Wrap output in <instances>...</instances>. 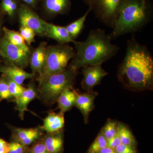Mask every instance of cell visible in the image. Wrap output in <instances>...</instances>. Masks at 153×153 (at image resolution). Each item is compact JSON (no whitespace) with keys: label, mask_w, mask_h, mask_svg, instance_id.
<instances>
[{"label":"cell","mask_w":153,"mask_h":153,"mask_svg":"<svg viewBox=\"0 0 153 153\" xmlns=\"http://www.w3.org/2000/svg\"><path fill=\"white\" fill-rule=\"evenodd\" d=\"M44 7L52 16L63 15L68 13L71 6V0H44Z\"/></svg>","instance_id":"17"},{"label":"cell","mask_w":153,"mask_h":153,"mask_svg":"<svg viewBox=\"0 0 153 153\" xmlns=\"http://www.w3.org/2000/svg\"><path fill=\"white\" fill-rule=\"evenodd\" d=\"M19 30V33L22 35L27 44L30 45L32 43L35 42V38L36 34L32 29L21 26Z\"/></svg>","instance_id":"27"},{"label":"cell","mask_w":153,"mask_h":153,"mask_svg":"<svg viewBox=\"0 0 153 153\" xmlns=\"http://www.w3.org/2000/svg\"><path fill=\"white\" fill-rule=\"evenodd\" d=\"M121 143V142L117 133L115 136L107 141V146L114 150Z\"/></svg>","instance_id":"31"},{"label":"cell","mask_w":153,"mask_h":153,"mask_svg":"<svg viewBox=\"0 0 153 153\" xmlns=\"http://www.w3.org/2000/svg\"><path fill=\"white\" fill-rule=\"evenodd\" d=\"M116 153H137L135 147L121 143L115 149Z\"/></svg>","instance_id":"30"},{"label":"cell","mask_w":153,"mask_h":153,"mask_svg":"<svg viewBox=\"0 0 153 153\" xmlns=\"http://www.w3.org/2000/svg\"><path fill=\"white\" fill-rule=\"evenodd\" d=\"M90 12L88 9L82 16L65 27L72 40H75L82 32L86 18Z\"/></svg>","instance_id":"21"},{"label":"cell","mask_w":153,"mask_h":153,"mask_svg":"<svg viewBox=\"0 0 153 153\" xmlns=\"http://www.w3.org/2000/svg\"><path fill=\"white\" fill-rule=\"evenodd\" d=\"M27 146L14 140L10 143V150L8 153H27L29 152Z\"/></svg>","instance_id":"28"},{"label":"cell","mask_w":153,"mask_h":153,"mask_svg":"<svg viewBox=\"0 0 153 153\" xmlns=\"http://www.w3.org/2000/svg\"><path fill=\"white\" fill-rule=\"evenodd\" d=\"M0 72L18 84L22 85L25 80L32 78L36 73H29L15 65L6 64L0 66Z\"/></svg>","instance_id":"12"},{"label":"cell","mask_w":153,"mask_h":153,"mask_svg":"<svg viewBox=\"0 0 153 153\" xmlns=\"http://www.w3.org/2000/svg\"><path fill=\"white\" fill-rule=\"evenodd\" d=\"M31 53L11 44L4 36L0 37V55L6 64L24 68L30 64Z\"/></svg>","instance_id":"7"},{"label":"cell","mask_w":153,"mask_h":153,"mask_svg":"<svg viewBox=\"0 0 153 153\" xmlns=\"http://www.w3.org/2000/svg\"><path fill=\"white\" fill-rule=\"evenodd\" d=\"M107 146V141L100 131L88 150L87 153H97Z\"/></svg>","instance_id":"23"},{"label":"cell","mask_w":153,"mask_h":153,"mask_svg":"<svg viewBox=\"0 0 153 153\" xmlns=\"http://www.w3.org/2000/svg\"><path fill=\"white\" fill-rule=\"evenodd\" d=\"M6 78L8 85L9 92L11 96L14 97L15 99L18 98L23 93L25 88H24L22 85L18 84L7 76Z\"/></svg>","instance_id":"25"},{"label":"cell","mask_w":153,"mask_h":153,"mask_svg":"<svg viewBox=\"0 0 153 153\" xmlns=\"http://www.w3.org/2000/svg\"><path fill=\"white\" fill-rule=\"evenodd\" d=\"M2 22L1 19L0 18V37H1L2 33L3 32Z\"/></svg>","instance_id":"36"},{"label":"cell","mask_w":153,"mask_h":153,"mask_svg":"<svg viewBox=\"0 0 153 153\" xmlns=\"http://www.w3.org/2000/svg\"><path fill=\"white\" fill-rule=\"evenodd\" d=\"M10 150V143L0 138V153H8Z\"/></svg>","instance_id":"33"},{"label":"cell","mask_w":153,"mask_h":153,"mask_svg":"<svg viewBox=\"0 0 153 153\" xmlns=\"http://www.w3.org/2000/svg\"><path fill=\"white\" fill-rule=\"evenodd\" d=\"M46 37L54 39L60 44L72 43L74 41L70 37L66 27L57 26L47 22Z\"/></svg>","instance_id":"16"},{"label":"cell","mask_w":153,"mask_h":153,"mask_svg":"<svg viewBox=\"0 0 153 153\" xmlns=\"http://www.w3.org/2000/svg\"><path fill=\"white\" fill-rule=\"evenodd\" d=\"M117 134L122 144L127 146H135V140L131 131L123 124L118 125Z\"/></svg>","instance_id":"22"},{"label":"cell","mask_w":153,"mask_h":153,"mask_svg":"<svg viewBox=\"0 0 153 153\" xmlns=\"http://www.w3.org/2000/svg\"><path fill=\"white\" fill-rule=\"evenodd\" d=\"M78 70L71 65L65 71L49 76L39 84L41 98L48 104L57 102L58 97L64 89L73 87Z\"/></svg>","instance_id":"5"},{"label":"cell","mask_w":153,"mask_h":153,"mask_svg":"<svg viewBox=\"0 0 153 153\" xmlns=\"http://www.w3.org/2000/svg\"><path fill=\"white\" fill-rule=\"evenodd\" d=\"M64 114L49 113L44 120L43 130L48 134L59 133L62 131L64 126Z\"/></svg>","instance_id":"14"},{"label":"cell","mask_w":153,"mask_h":153,"mask_svg":"<svg viewBox=\"0 0 153 153\" xmlns=\"http://www.w3.org/2000/svg\"><path fill=\"white\" fill-rule=\"evenodd\" d=\"M42 127L36 128H15L13 131L14 140L27 146L40 140L42 136Z\"/></svg>","instance_id":"11"},{"label":"cell","mask_w":153,"mask_h":153,"mask_svg":"<svg viewBox=\"0 0 153 153\" xmlns=\"http://www.w3.org/2000/svg\"><path fill=\"white\" fill-rule=\"evenodd\" d=\"M4 36L11 44L21 47L27 51H30L24 38L19 32L11 30L5 27H3Z\"/></svg>","instance_id":"20"},{"label":"cell","mask_w":153,"mask_h":153,"mask_svg":"<svg viewBox=\"0 0 153 153\" xmlns=\"http://www.w3.org/2000/svg\"><path fill=\"white\" fill-rule=\"evenodd\" d=\"M47 44V42H42L31 53L30 64L33 73H42L45 64L46 51Z\"/></svg>","instance_id":"13"},{"label":"cell","mask_w":153,"mask_h":153,"mask_svg":"<svg viewBox=\"0 0 153 153\" xmlns=\"http://www.w3.org/2000/svg\"><path fill=\"white\" fill-rule=\"evenodd\" d=\"M12 97L9 92L7 78L5 75L3 74L0 79V102L3 100L9 99Z\"/></svg>","instance_id":"26"},{"label":"cell","mask_w":153,"mask_h":153,"mask_svg":"<svg viewBox=\"0 0 153 153\" xmlns=\"http://www.w3.org/2000/svg\"><path fill=\"white\" fill-rule=\"evenodd\" d=\"M23 1L25 2V3H26L27 4H28V0H22Z\"/></svg>","instance_id":"37"},{"label":"cell","mask_w":153,"mask_h":153,"mask_svg":"<svg viewBox=\"0 0 153 153\" xmlns=\"http://www.w3.org/2000/svg\"><path fill=\"white\" fill-rule=\"evenodd\" d=\"M117 76L120 82L129 90L143 91L153 88L152 55L134 36L127 42L126 55L119 66Z\"/></svg>","instance_id":"1"},{"label":"cell","mask_w":153,"mask_h":153,"mask_svg":"<svg viewBox=\"0 0 153 153\" xmlns=\"http://www.w3.org/2000/svg\"><path fill=\"white\" fill-rule=\"evenodd\" d=\"M76 94V91L73 89V87L67 88L61 92L57 100L60 112L64 114L74 106Z\"/></svg>","instance_id":"18"},{"label":"cell","mask_w":153,"mask_h":153,"mask_svg":"<svg viewBox=\"0 0 153 153\" xmlns=\"http://www.w3.org/2000/svg\"><path fill=\"white\" fill-rule=\"evenodd\" d=\"M82 68L83 78L81 85L82 89L87 91L93 90L94 88L98 85L108 74L102 65H89Z\"/></svg>","instance_id":"9"},{"label":"cell","mask_w":153,"mask_h":153,"mask_svg":"<svg viewBox=\"0 0 153 153\" xmlns=\"http://www.w3.org/2000/svg\"><path fill=\"white\" fill-rule=\"evenodd\" d=\"M97 153H116L114 149L109 147H105L102 149L101 150L99 151Z\"/></svg>","instance_id":"34"},{"label":"cell","mask_w":153,"mask_h":153,"mask_svg":"<svg viewBox=\"0 0 153 153\" xmlns=\"http://www.w3.org/2000/svg\"><path fill=\"white\" fill-rule=\"evenodd\" d=\"M36 0H28V5H34L36 4Z\"/></svg>","instance_id":"35"},{"label":"cell","mask_w":153,"mask_h":153,"mask_svg":"<svg viewBox=\"0 0 153 153\" xmlns=\"http://www.w3.org/2000/svg\"><path fill=\"white\" fill-rule=\"evenodd\" d=\"M30 153H49L47 149L44 140H39L30 150Z\"/></svg>","instance_id":"29"},{"label":"cell","mask_w":153,"mask_h":153,"mask_svg":"<svg viewBox=\"0 0 153 153\" xmlns=\"http://www.w3.org/2000/svg\"><path fill=\"white\" fill-rule=\"evenodd\" d=\"M75 54L74 49L68 44L47 47L44 69L37 79L39 84L51 75L65 71Z\"/></svg>","instance_id":"4"},{"label":"cell","mask_w":153,"mask_h":153,"mask_svg":"<svg viewBox=\"0 0 153 153\" xmlns=\"http://www.w3.org/2000/svg\"><path fill=\"white\" fill-rule=\"evenodd\" d=\"M118 125L114 121L108 120L102 129L100 131L107 141L112 138L117 134Z\"/></svg>","instance_id":"24"},{"label":"cell","mask_w":153,"mask_h":153,"mask_svg":"<svg viewBox=\"0 0 153 153\" xmlns=\"http://www.w3.org/2000/svg\"><path fill=\"white\" fill-rule=\"evenodd\" d=\"M38 96L37 91L33 83L29 84L27 88H25L23 93L16 99V109L19 111V116L22 119L24 118L25 112L28 110V105Z\"/></svg>","instance_id":"15"},{"label":"cell","mask_w":153,"mask_h":153,"mask_svg":"<svg viewBox=\"0 0 153 153\" xmlns=\"http://www.w3.org/2000/svg\"><path fill=\"white\" fill-rule=\"evenodd\" d=\"M44 142L49 153H60L63 150V140L62 132L55 134H47Z\"/></svg>","instance_id":"19"},{"label":"cell","mask_w":153,"mask_h":153,"mask_svg":"<svg viewBox=\"0 0 153 153\" xmlns=\"http://www.w3.org/2000/svg\"><path fill=\"white\" fill-rule=\"evenodd\" d=\"M97 94V92L93 90L82 94L76 92L74 105L82 113L85 123L88 122L89 114L93 109L94 99Z\"/></svg>","instance_id":"10"},{"label":"cell","mask_w":153,"mask_h":153,"mask_svg":"<svg viewBox=\"0 0 153 153\" xmlns=\"http://www.w3.org/2000/svg\"><path fill=\"white\" fill-rule=\"evenodd\" d=\"M82 1L100 22L112 29L125 0Z\"/></svg>","instance_id":"6"},{"label":"cell","mask_w":153,"mask_h":153,"mask_svg":"<svg viewBox=\"0 0 153 153\" xmlns=\"http://www.w3.org/2000/svg\"><path fill=\"white\" fill-rule=\"evenodd\" d=\"M19 22L21 26L32 29L36 34L46 36V23L30 7L22 4L18 10Z\"/></svg>","instance_id":"8"},{"label":"cell","mask_w":153,"mask_h":153,"mask_svg":"<svg viewBox=\"0 0 153 153\" xmlns=\"http://www.w3.org/2000/svg\"><path fill=\"white\" fill-rule=\"evenodd\" d=\"M152 16V7L149 0H125L109 36L113 40L135 33L146 27Z\"/></svg>","instance_id":"3"},{"label":"cell","mask_w":153,"mask_h":153,"mask_svg":"<svg viewBox=\"0 0 153 153\" xmlns=\"http://www.w3.org/2000/svg\"><path fill=\"white\" fill-rule=\"evenodd\" d=\"M111 40L104 30H91L85 41L72 42L76 51L70 65L77 70L86 66L102 65L115 56L120 49Z\"/></svg>","instance_id":"2"},{"label":"cell","mask_w":153,"mask_h":153,"mask_svg":"<svg viewBox=\"0 0 153 153\" xmlns=\"http://www.w3.org/2000/svg\"><path fill=\"white\" fill-rule=\"evenodd\" d=\"M27 153H30V151H29V152H28Z\"/></svg>","instance_id":"38"},{"label":"cell","mask_w":153,"mask_h":153,"mask_svg":"<svg viewBox=\"0 0 153 153\" xmlns=\"http://www.w3.org/2000/svg\"><path fill=\"white\" fill-rule=\"evenodd\" d=\"M15 0H1V8L4 13H7Z\"/></svg>","instance_id":"32"}]
</instances>
